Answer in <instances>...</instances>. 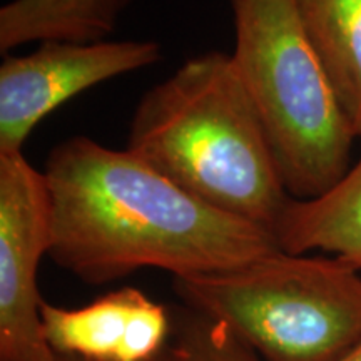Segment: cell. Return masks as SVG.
<instances>
[{
    "instance_id": "cell-5",
    "label": "cell",
    "mask_w": 361,
    "mask_h": 361,
    "mask_svg": "<svg viewBox=\"0 0 361 361\" xmlns=\"http://www.w3.org/2000/svg\"><path fill=\"white\" fill-rule=\"evenodd\" d=\"M52 250L44 171L22 152L0 154V361H59L45 341L39 264Z\"/></svg>"
},
{
    "instance_id": "cell-8",
    "label": "cell",
    "mask_w": 361,
    "mask_h": 361,
    "mask_svg": "<svg viewBox=\"0 0 361 361\" xmlns=\"http://www.w3.org/2000/svg\"><path fill=\"white\" fill-rule=\"evenodd\" d=\"M273 236L286 252H329L361 271V157L318 197H290Z\"/></svg>"
},
{
    "instance_id": "cell-3",
    "label": "cell",
    "mask_w": 361,
    "mask_h": 361,
    "mask_svg": "<svg viewBox=\"0 0 361 361\" xmlns=\"http://www.w3.org/2000/svg\"><path fill=\"white\" fill-rule=\"evenodd\" d=\"M233 61L258 112L286 191L311 200L350 169L356 134L343 114L296 0H231Z\"/></svg>"
},
{
    "instance_id": "cell-1",
    "label": "cell",
    "mask_w": 361,
    "mask_h": 361,
    "mask_svg": "<svg viewBox=\"0 0 361 361\" xmlns=\"http://www.w3.org/2000/svg\"><path fill=\"white\" fill-rule=\"evenodd\" d=\"M56 263L102 284L142 268L176 278L221 273L279 250L269 229L184 191L133 152L78 135L44 169Z\"/></svg>"
},
{
    "instance_id": "cell-12",
    "label": "cell",
    "mask_w": 361,
    "mask_h": 361,
    "mask_svg": "<svg viewBox=\"0 0 361 361\" xmlns=\"http://www.w3.org/2000/svg\"><path fill=\"white\" fill-rule=\"evenodd\" d=\"M343 361H361V341L355 346L353 350H351V353Z\"/></svg>"
},
{
    "instance_id": "cell-11",
    "label": "cell",
    "mask_w": 361,
    "mask_h": 361,
    "mask_svg": "<svg viewBox=\"0 0 361 361\" xmlns=\"http://www.w3.org/2000/svg\"><path fill=\"white\" fill-rule=\"evenodd\" d=\"M152 361H263L226 324L194 311L176 323L168 345Z\"/></svg>"
},
{
    "instance_id": "cell-6",
    "label": "cell",
    "mask_w": 361,
    "mask_h": 361,
    "mask_svg": "<svg viewBox=\"0 0 361 361\" xmlns=\"http://www.w3.org/2000/svg\"><path fill=\"white\" fill-rule=\"evenodd\" d=\"M159 59L152 40H47L29 56H7L0 66V154L22 152L35 126L69 99Z\"/></svg>"
},
{
    "instance_id": "cell-2",
    "label": "cell",
    "mask_w": 361,
    "mask_h": 361,
    "mask_svg": "<svg viewBox=\"0 0 361 361\" xmlns=\"http://www.w3.org/2000/svg\"><path fill=\"white\" fill-rule=\"evenodd\" d=\"M128 149L206 204L273 233L290 201L231 56L207 52L144 94Z\"/></svg>"
},
{
    "instance_id": "cell-13",
    "label": "cell",
    "mask_w": 361,
    "mask_h": 361,
    "mask_svg": "<svg viewBox=\"0 0 361 361\" xmlns=\"http://www.w3.org/2000/svg\"><path fill=\"white\" fill-rule=\"evenodd\" d=\"M59 361H84V360L74 358V356H61V355H59Z\"/></svg>"
},
{
    "instance_id": "cell-10",
    "label": "cell",
    "mask_w": 361,
    "mask_h": 361,
    "mask_svg": "<svg viewBox=\"0 0 361 361\" xmlns=\"http://www.w3.org/2000/svg\"><path fill=\"white\" fill-rule=\"evenodd\" d=\"M130 0H12L0 8V51L34 40L97 42L114 32Z\"/></svg>"
},
{
    "instance_id": "cell-9",
    "label": "cell",
    "mask_w": 361,
    "mask_h": 361,
    "mask_svg": "<svg viewBox=\"0 0 361 361\" xmlns=\"http://www.w3.org/2000/svg\"><path fill=\"white\" fill-rule=\"evenodd\" d=\"M343 114L361 137V0H296Z\"/></svg>"
},
{
    "instance_id": "cell-7",
    "label": "cell",
    "mask_w": 361,
    "mask_h": 361,
    "mask_svg": "<svg viewBox=\"0 0 361 361\" xmlns=\"http://www.w3.org/2000/svg\"><path fill=\"white\" fill-rule=\"evenodd\" d=\"M40 319L57 355L84 361H152L173 335L168 310L130 286L80 308L44 301Z\"/></svg>"
},
{
    "instance_id": "cell-4",
    "label": "cell",
    "mask_w": 361,
    "mask_h": 361,
    "mask_svg": "<svg viewBox=\"0 0 361 361\" xmlns=\"http://www.w3.org/2000/svg\"><path fill=\"white\" fill-rule=\"evenodd\" d=\"M191 308L263 361H343L361 341V271L278 250L239 268L176 278Z\"/></svg>"
}]
</instances>
